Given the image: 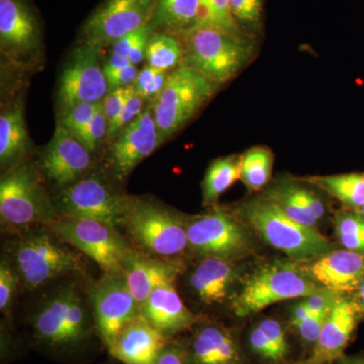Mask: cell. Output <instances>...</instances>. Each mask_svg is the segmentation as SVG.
Wrapping results in <instances>:
<instances>
[{"instance_id":"8d00e7d4","label":"cell","mask_w":364,"mask_h":364,"mask_svg":"<svg viewBox=\"0 0 364 364\" xmlns=\"http://www.w3.org/2000/svg\"><path fill=\"white\" fill-rule=\"evenodd\" d=\"M144 98L136 92L134 86H131L130 93L127 98L123 112L117 117V121L112 123L107 129V142L111 144L117 135L121 133L124 127L131 124L134 119L143 112Z\"/></svg>"},{"instance_id":"7402d4cb","label":"cell","mask_w":364,"mask_h":364,"mask_svg":"<svg viewBox=\"0 0 364 364\" xmlns=\"http://www.w3.org/2000/svg\"><path fill=\"white\" fill-rule=\"evenodd\" d=\"M141 312L168 339L200 320L183 303L176 284L157 287L141 306Z\"/></svg>"},{"instance_id":"4316f807","label":"cell","mask_w":364,"mask_h":364,"mask_svg":"<svg viewBox=\"0 0 364 364\" xmlns=\"http://www.w3.org/2000/svg\"><path fill=\"white\" fill-rule=\"evenodd\" d=\"M303 181L322 189L348 210H358L364 205V173L312 176Z\"/></svg>"},{"instance_id":"d4e9b609","label":"cell","mask_w":364,"mask_h":364,"mask_svg":"<svg viewBox=\"0 0 364 364\" xmlns=\"http://www.w3.org/2000/svg\"><path fill=\"white\" fill-rule=\"evenodd\" d=\"M31 143L26 128L23 102L21 98L2 109L0 114V164L2 171L23 162L30 152Z\"/></svg>"},{"instance_id":"1f68e13d","label":"cell","mask_w":364,"mask_h":364,"mask_svg":"<svg viewBox=\"0 0 364 364\" xmlns=\"http://www.w3.org/2000/svg\"><path fill=\"white\" fill-rule=\"evenodd\" d=\"M335 235L342 247L364 254V217L348 210L338 213L334 219Z\"/></svg>"},{"instance_id":"484cf974","label":"cell","mask_w":364,"mask_h":364,"mask_svg":"<svg viewBox=\"0 0 364 364\" xmlns=\"http://www.w3.org/2000/svg\"><path fill=\"white\" fill-rule=\"evenodd\" d=\"M202 0H157L152 25L155 32L179 36L202 23Z\"/></svg>"},{"instance_id":"74e56055","label":"cell","mask_w":364,"mask_h":364,"mask_svg":"<svg viewBox=\"0 0 364 364\" xmlns=\"http://www.w3.org/2000/svg\"><path fill=\"white\" fill-rule=\"evenodd\" d=\"M107 129H109V124H107V117L105 116L102 102H100L92 122L79 138V140L85 144L91 152L95 153L100 143L107 140Z\"/></svg>"},{"instance_id":"cb8c5ba5","label":"cell","mask_w":364,"mask_h":364,"mask_svg":"<svg viewBox=\"0 0 364 364\" xmlns=\"http://www.w3.org/2000/svg\"><path fill=\"white\" fill-rule=\"evenodd\" d=\"M241 360L233 334L217 324L200 326L186 347V364H241Z\"/></svg>"},{"instance_id":"bcb514c9","label":"cell","mask_w":364,"mask_h":364,"mask_svg":"<svg viewBox=\"0 0 364 364\" xmlns=\"http://www.w3.org/2000/svg\"><path fill=\"white\" fill-rule=\"evenodd\" d=\"M158 69L153 68L149 65L144 67L142 70L139 72L138 77H136V80L135 85H134V88H135L136 92L138 93L139 95H142L144 91L147 90L148 87L151 85V83L154 81L155 77L158 74Z\"/></svg>"},{"instance_id":"ffe728a7","label":"cell","mask_w":364,"mask_h":364,"mask_svg":"<svg viewBox=\"0 0 364 364\" xmlns=\"http://www.w3.org/2000/svg\"><path fill=\"white\" fill-rule=\"evenodd\" d=\"M181 272L182 265L177 261L155 257L135 248L123 261L124 277L140 308L157 287L176 284Z\"/></svg>"},{"instance_id":"f1b7e54d","label":"cell","mask_w":364,"mask_h":364,"mask_svg":"<svg viewBox=\"0 0 364 364\" xmlns=\"http://www.w3.org/2000/svg\"><path fill=\"white\" fill-rule=\"evenodd\" d=\"M183 49L178 38L166 33L154 32L148 42L146 60L148 65L162 71H172L181 66Z\"/></svg>"},{"instance_id":"4dcf8cb0","label":"cell","mask_w":364,"mask_h":364,"mask_svg":"<svg viewBox=\"0 0 364 364\" xmlns=\"http://www.w3.org/2000/svg\"><path fill=\"white\" fill-rule=\"evenodd\" d=\"M264 198L274 203L287 217L291 218L294 221L309 227L317 226V218L299 200L294 191V184L289 182L279 183L274 188H270Z\"/></svg>"},{"instance_id":"ab89813d","label":"cell","mask_w":364,"mask_h":364,"mask_svg":"<svg viewBox=\"0 0 364 364\" xmlns=\"http://www.w3.org/2000/svg\"><path fill=\"white\" fill-rule=\"evenodd\" d=\"M258 327L262 330L268 341L272 345L273 349L277 352L279 360H282L289 352L286 333L282 329V326L274 318H264L261 321Z\"/></svg>"},{"instance_id":"8992f818","label":"cell","mask_w":364,"mask_h":364,"mask_svg":"<svg viewBox=\"0 0 364 364\" xmlns=\"http://www.w3.org/2000/svg\"><path fill=\"white\" fill-rule=\"evenodd\" d=\"M0 218L2 226L14 231L35 225L48 226L59 219L53 198L33 165L23 161L2 174Z\"/></svg>"},{"instance_id":"60d3db41","label":"cell","mask_w":364,"mask_h":364,"mask_svg":"<svg viewBox=\"0 0 364 364\" xmlns=\"http://www.w3.org/2000/svg\"><path fill=\"white\" fill-rule=\"evenodd\" d=\"M130 90L131 86L109 90L107 97L102 100V109H104L105 116L107 117L109 127L117 121V117L123 112Z\"/></svg>"},{"instance_id":"7bdbcfd3","label":"cell","mask_w":364,"mask_h":364,"mask_svg":"<svg viewBox=\"0 0 364 364\" xmlns=\"http://www.w3.org/2000/svg\"><path fill=\"white\" fill-rule=\"evenodd\" d=\"M249 343H250L252 350L261 358L267 359V360L279 361L277 352L273 349L272 345L268 341L267 337L258 327V325L251 330Z\"/></svg>"},{"instance_id":"d6986e66","label":"cell","mask_w":364,"mask_h":364,"mask_svg":"<svg viewBox=\"0 0 364 364\" xmlns=\"http://www.w3.org/2000/svg\"><path fill=\"white\" fill-rule=\"evenodd\" d=\"M305 267L316 282L331 293L354 294L364 279V254L334 249Z\"/></svg>"},{"instance_id":"b9f144b4","label":"cell","mask_w":364,"mask_h":364,"mask_svg":"<svg viewBox=\"0 0 364 364\" xmlns=\"http://www.w3.org/2000/svg\"><path fill=\"white\" fill-rule=\"evenodd\" d=\"M154 32L155 30L152 25H149L136 32L129 33L126 37L122 38L112 46V54L121 55V56L129 58L131 53L136 49V46L144 40L150 39Z\"/></svg>"},{"instance_id":"7c38bea8","label":"cell","mask_w":364,"mask_h":364,"mask_svg":"<svg viewBox=\"0 0 364 364\" xmlns=\"http://www.w3.org/2000/svg\"><path fill=\"white\" fill-rule=\"evenodd\" d=\"M157 0H105L81 28L80 44L105 49L152 23Z\"/></svg>"},{"instance_id":"52a82bcc","label":"cell","mask_w":364,"mask_h":364,"mask_svg":"<svg viewBox=\"0 0 364 364\" xmlns=\"http://www.w3.org/2000/svg\"><path fill=\"white\" fill-rule=\"evenodd\" d=\"M33 336L46 346L69 349L86 341L91 332L90 309L74 284L57 289L33 314Z\"/></svg>"},{"instance_id":"7dc6e473","label":"cell","mask_w":364,"mask_h":364,"mask_svg":"<svg viewBox=\"0 0 364 364\" xmlns=\"http://www.w3.org/2000/svg\"><path fill=\"white\" fill-rule=\"evenodd\" d=\"M133 65L130 60L121 55L112 54L107 58L104 65V71L119 70V69L127 68V67Z\"/></svg>"},{"instance_id":"e575fe53","label":"cell","mask_w":364,"mask_h":364,"mask_svg":"<svg viewBox=\"0 0 364 364\" xmlns=\"http://www.w3.org/2000/svg\"><path fill=\"white\" fill-rule=\"evenodd\" d=\"M202 1L203 9L202 23L219 26L232 32L242 33L232 18L229 0H202Z\"/></svg>"},{"instance_id":"ac0fdd59","label":"cell","mask_w":364,"mask_h":364,"mask_svg":"<svg viewBox=\"0 0 364 364\" xmlns=\"http://www.w3.org/2000/svg\"><path fill=\"white\" fill-rule=\"evenodd\" d=\"M363 318L354 294H338L326 320L311 358L320 364L333 363L343 358L359 321Z\"/></svg>"},{"instance_id":"30bf717a","label":"cell","mask_w":364,"mask_h":364,"mask_svg":"<svg viewBox=\"0 0 364 364\" xmlns=\"http://www.w3.org/2000/svg\"><path fill=\"white\" fill-rule=\"evenodd\" d=\"M186 229L188 248L203 257L235 261L255 250L252 230L219 208L186 219Z\"/></svg>"},{"instance_id":"ee69618b","label":"cell","mask_w":364,"mask_h":364,"mask_svg":"<svg viewBox=\"0 0 364 364\" xmlns=\"http://www.w3.org/2000/svg\"><path fill=\"white\" fill-rule=\"evenodd\" d=\"M105 74L109 90H112L135 85L139 71L135 65H131L119 70L105 71Z\"/></svg>"},{"instance_id":"ba28073f","label":"cell","mask_w":364,"mask_h":364,"mask_svg":"<svg viewBox=\"0 0 364 364\" xmlns=\"http://www.w3.org/2000/svg\"><path fill=\"white\" fill-rule=\"evenodd\" d=\"M218 87L202 73L186 66H178L170 72L161 93L152 102L161 143L191 121Z\"/></svg>"},{"instance_id":"d6a6232c","label":"cell","mask_w":364,"mask_h":364,"mask_svg":"<svg viewBox=\"0 0 364 364\" xmlns=\"http://www.w3.org/2000/svg\"><path fill=\"white\" fill-rule=\"evenodd\" d=\"M232 18L242 33L255 38L262 30L263 0H229Z\"/></svg>"},{"instance_id":"9a60e30c","label":"cell","mask_w":364,"mask_h":364,"mask_svg":"<svg viewBox=\"0 0 364 364\" xmlns=\"http://www.w3.org/2000/svg\"><path fill=\"white\" fill-rule=\"evenodd\" d=\"M90 301L95 326L107 349L127 323L141 312L123 272H104L90 287Z\"/></svg>"},{"instance_id":"3957f363","label":"cell","mask_w":364,"mask_h":364,"mask_svg":"<svg viewBox=\"0 0 364 364\" xmlns=\"http://www.w3.org/2000/svg\"><path fill=\"white\" fill-rule=\"evenodd\" d=\"M136 250L174 260L188 248L186 219L157 200L130 196L121 227Z\"/></svg>"},{"instance_id":"d590c367","label":"cell","mask_w":364,"mask_h":364,"mask_svg":"<svg viewBox=\"0 0 364 364\" xmlns=\"http://www.w3.org/2000/svg\"><path fill=\"white\" fill-rule=\"evenodd\" d=\"M18 287H21L18 273L9 258L4 255L0 262V310L9 314L14 301Z\"/></svg>"},{"instance_id":"6da1fadb","label":"cell","mask_w":364,"mask_h":364,"mask_svg":"<svg viewBox=\"0 0 364 364\" xmlns=\"http://www.w3.org/2000/svg\"><path fill=\"white\" fill-rule=\"evenodd\" d=\"M16 232L6 256L25 289H38L85 270L80 254L62 240L51 228L40 225Z\"/></svg>"},{"instance_id":"4fadbf2b","label":"cell","mask_w":364,"mask_h":364,"mask_svg":"<svg viewBox=\"0 0 364 364\" xmlns=\"http://www.w3.org/2000/svg\"><path fill=\"white\" fill-rule=\"evenodd\" d=\"M102 49L80 44L73 50L60 76L58 105L60 114L74 105L100 104L109 93L102 66Z\"/></svg>"},{"instance_id":"5bb4252c","label":"cell","mask_w":364,"mask_h":364,"mask_svg":"<svg viewBox=\"0 0 364 364\" xmlns=\"http://www.w3.org/2000/svg\"><path fill=\"white\" fill-rule=\"evenodd\" d=\"M0 50L20 68L35 66L42 58L40 23L26 0H0Z\"/></svg>"},{"instance_id":"f6af8a7d","label":"cell","mask_w":364,"mask_h":364,"mask_svg":"<svg viewBox=\"0 0 364 364\" xmlns=\"http://www.w3.org/2000/svg\"><path fill=\"white\" fill-rule=\"evenodd\" d=\"M186 347L179 341H168L152 364H186Z\"/></svg>"},{"instance_id":"83f0119b","label":"cell","mask_w":364,"mask_h":364,"mask_svg":"<svg viewBox=\"0 0 364 364\" xmlns=\"http://www.w3.org/2000/svg\"><path fill=\"white\" fill-rule=\"evenodd\" d=\"M241 158H221L210 165L203 182V205H215L220 196L241 178Z\"/></svg>"},{"instance_id":"5b68a950","label":"cell","mask_w":364,"mask_h":364,"mask_svg":"<svg viewBox=\"0 0 364 364\" xmlns=\"http://www.w3.org/2000/svg\"><path fill=\"white\" fill-rule=\"evenodd\" d=\"M324 289L311 277L303 262L270 261L243 279L240 293L232 301V310L238 317H247L279 301L306 298Z\"/></svg>"},{"instance_id":"2e32d148","label":"cell","mask_w":364,"mask_h":364,"mask_svg":"<svg viewBox=\"0 0 364 364\" xmlns=\"http://www.w3.org/2000/svg\"><path fill=\"white\" fill-rule=\"evenodd\" d=\"M109 145L107 161L111 177L116 181L124 182L139 163L162 145L152 104L124 127Z\"/></svg>"},{"instance_id":"681fc988","label":"cell","mask_w":364,"mask_h":364,"mask_svg":"<svg viewBox=\"0 0 364 364\" xmlns=\"http://www.w3.org/2000/svg\"><path fill=\"white\" fill-rule=\"evenodd\" d=\"M354 298L358 301L359 309H360L361 316L364 318V279L361 282L360 286H359L358 291L354 294Z\"/></svg>"},{"instance_id":"c3c4849f","label":"cell","mask_w":364,"mask_h":364,"mask_svg":"<svg viewBox=\"0 0 364 364\" xmlns=\"http://www.w3.org/2000/svg\"><path fill=\"white\" fill-rule=\"evenodd\" d=\"M310 309L306 305L305 301H301L294 306L293 311H291V324L293 327H296L299 325L301 321L305 320L310 314Z\"/></svg>"},{"instance_id":"836d02e7","label":"cell","mask_w":364,"mask_h":364,"mask_svg":"<svg viewBox=\"0 0 364 364\" xmlns=\"http://www.w3.org/2000/svg\"><path fill=\"white\" fill-rule=\"evenodd\" d=\"M100 104H80L74 105L67 111L60 114L59 122L73 134L74 136L80 138L88 128L93 117L97 114Z\"/></svg>"},{"instance_id":"7a4b0ae2","label":"cell","mask_w":364,"mask_h":364,"mask_svg":"<svg viewBox=\"0 0 364 364\" xmlns=\"http://www.w3.org/2000/svg\"><path fill=\"white\" fill-rule=\"evenodd\" d=\"M183 56L181 65L200 72L221 86L234 78L253 56V38L208 23L176 36Z\"/></svg>"},{"instance_id":"e0dca14e","label":"cell","mask_w":364,"mask_h":364,"mask_svg":"<svg viewBox=\"0 0 364 364\" xmlns=\"http://www.w3.org/2000/svg\"><path fill=\"white\" fill-rule=\"evenodd\" d=\"M92 154L58 121L51 141L41 154L40 170L57 188H65L92 171Z\"/></svg>"},{"instance_id":"9c48e42d","label":"cell","mask_w":364,"mask_h":364,"mask_svg":"<svg viewBox=\"0 0 364 364\" xmlns=\"http://www.w3.org/2000/svg\"><path fill=\"white\" fill-rule=\"evenodd\" d=\"M53 202L59 217L88 218L119 229L130 196L117 191L109 177L100 171L65 188H59Z\"/></svg>"},{"instance_id":"f546056e","label":"cell","mask_w":364,"mask_h":364,"mask_svg":"<svg viewBox=\"0 0 364 364\" xmlns=\"http://www.w3.org/2000/svg\"><path fill=\"white\" fill-rule=\"evenodd\" d=\"M272 153L267 148L255 147L241 158V179L250 191L264 188L272 176Z\"/></svg>"},{"instance_id":"f5cc1de1","label":"cell","mask_w":364,"mask_h":364,"mask_svg":"<svg viewBox=\"0 0 364 364\" xmlns=\"http://www.w3.org/2000/svg\"><path fill=\"white\" fill-rule=\"evenodd\" d=\"M356 212H358L359 214L363 215L364 217V205L360 208H358V210H356Z\"/></svg>"},{"instance_id":"816d5d0a","label":"cell","mask_w":364,"mask_h":364,"mask_svg":"<svg viewBox=\"0 0 364 364\" xmlns=\"http://www.w3.org/2000/svg\"><path fill=\"white\" fill-rule=\"evenodd\" d=\"M294 364H320V363H318L317 361H315L314 360L313 358H309V359H306V360L305 361H301V363H294Z\"/></svg>"},{"instance_id":"44dd1931","label":"cell","mask_w":364,"mask_h":364,"mask_svg":"<svg viewBox=\"0 0 364 364\" xmlns=\"http://www.w3.org/2000/svg\"><path fill=\"white\" fill-rule=\"evenodd\" d=\"M167 342L168 338L140 312L127 323L109 351L124 364H152Z\"/></svg>"},{"instance_id":"8fae6325","label":"cell","mask_w":364,"mask_h":364,"mask_svg":"<svg viewBox=\"0 0 364 364\" xmlns=\"http://www.w3.org/2000/svg\"><path fill=\"white\" fill-rule=\"evenodd\" d=\"M48 227L104 272H123V261L134 249L119 229L98 220L60 217Z\"/></svg>"},{"instance_id":"f35d334b","label":"cell","mask_w":364,"mask_h":364,"mask_svg":"<svg viewBox=\"0 0 364 364\" xmlns=\"http://www.w3.org/2000/svg\"><path fill=\"white\" fill-rule=\"evenodd\" d=\"M332 305L324 309V310L320 311V312L309 314L308 317L305 320L301 321L299 325L294 327L296 331H298L299 336L306 343L316 344V342L318 341L323 327H324L326 320H327L328 315H329L330 310H331Z\"/></svg>"},{"instance_id":"277c9868","label":"cell","mask_w":364,"mask_h":364,"mask_svg":"<svg viewBox=\"0 0 364 364\" xmlns=\"http://www.w3.org/2000/svg\"><path fill=\"white\" fill-rule=\"evenodd\" d=\"M241 218L253 233L291 260L310 262L336 249L317 228L294 221L267 198L246 203Z\"/></svg>"},{"instance_id":"603a6c76","label":"cell","mask_w":364,"mask_h":364,"mask_svg":"<svg viewBox=\"0 0 364 364\" xmlns=\"http://www.w3.org/2000/svg\"><path fill=\"white\" fill-rule=\"evenodd\" d=\"M239 279L234 261L203 257L188 275V286L205 305L221 304L229 296Z\"/></svg>"},{"instance_id":"f907efd6","label":"cell","mask_w":364,"mask_h":364,"mask_svg":"<svg viewBox=\"0 0 364 364\" xmlns=\"http://www.w3.org/2000/svg\"><path fill=\"white\" fill-rule=\"evenodd\" d=\"M339 364H364V354L351 356V358H342Z\"/></svg>"}]
</instances>
